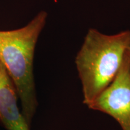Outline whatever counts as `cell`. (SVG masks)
<instances>
[{"mask_svg":"<svg viewBox=\"0 0 130 130\" xmlns=\"http://www.w3.org/2000/svg\"><path fill=\"white\" fill-rule=\"evenodd\" d=\"M130 46V30L107 35L90 28L75 57L83 102L92 103L110 85Z\"/></svg>","mask_w":130,"mask_h":130,"instance_id":"1","label":"cell"},{"mask_svg":"<svg viewBox=\"0 0 130 130\" xmlns=\"http://www.w3.org/2000/svg\"><path fill=\"white\" fill-rule=\"evenodd\" d=\"M47 18L43 10L22 28L0 31V61L13 83L21 111L30 125L37 106L33 74L35 48Z\"/></svg>","mask_w":130,"mask_h":130,"instance_id":"2","label":"cell"},{"mask_svg":"<svg viewBox=\"0 0 130 130\" xmlns=\"http://www.w3.org/2000/svg\"><path fill=\"white\" fill-rule=\"evenodd\" d=\"M88 107L110 115L122 130H130V63L127 53L113 81Z\"/></svg>","mask_w":130,"mask_h":130,"instance_id":"3","label":"cell"},{"mask_svg":"<svg viewBox=\"0 0 130 130\" xmlns=\"http://www.w3.org/2000/svg\"><path fill=\"white\" fill-rule=\"evenodd\" d=\"M17 100L15 87L3 64L0 71V121L7 130H30Z\"/></svg>","mask_w":130,"mask_h":130,"instance_id":"4","label":"cell"},{"mask_svg":"<svg viewBox=\"0 0 130 130\" xmlns=\"http://www.w3.org/2000/svg\"><path fill=\"white\" fill-rule=\"evenodd\" d=\"M126 53H127L128 57H129V63H130V46L128 48L127 50V51H126Z\"/></svg>","mask_w":130,"mask_h":130,"instance_id":"5","label":"cell"},{"mask_svg":"<svg viewBox=\"0 0 130 130\" xmlns=\"http://www.w3.org/2000/svg\"><path fill=\"white\" fill-rule=\"evenodd\" d=\"M2 66H3V63H1V61H0V71H1V68H2Z\"/></svg>","mask_w":130,"mask_h":130,"instance_id":"6","label":"cell"}]
</instances>
